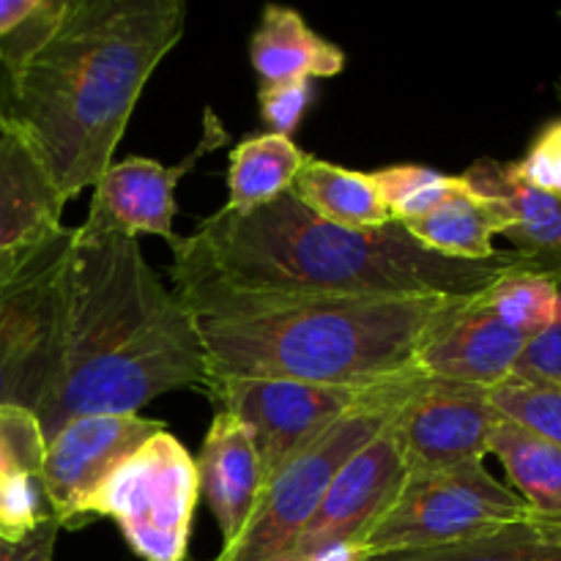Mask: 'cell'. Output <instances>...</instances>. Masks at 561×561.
<instances>
[{"instance_id":"obj_1","label":"cell","mask_w":561,"mask_h":561,"mask_svg":"<svg viewBox=\"0 0 561 561\" xmlns=\"http://www.w3.org/2000/svg\"><path fill=\"white\" fill-rule=\"evenodd\" d=\"M184 27V0H44L0 44V115L31 137L66 203L107 173Z\"/></svg>"},{"instance_id":"obj_2","label":"cell","mask_w":561,"mask_h":561,"mask_svg":"<svg viewBox=\"0 0 561 561\" xmlns=\"http://www.w3.org/2000/svg\"><path fill=\"white\" fill-rule=\"evenodd\" d=\"M206 383L195 316L135 236L91 203L60 272L53 378L36 411L44 436L75 416L140 414L159 394Z\"/></svg>"},{"instance_id":"obj_3","label":"cell","mask_w":561,"mask_h":561,"mask_svg":"<svg viewBox=\"0 0 561 561\" xmlns=\"http://www.w3.org/2000/svg\"><path fill=\"white\" fill-rule=\"evenodd\" d=\"M170 250L175 285L274 296H474L510 268L526 266L515 250L491 261L442 257L422 250L400 222L340 228L307 211L294 192L244 217L219 208Z\"/></svg>"},{"instance_id":"obj_4","label":"cell","mask_w":561,"mask_h":561,"mask_svg":"<svg viewBox=\"0 0 561 561\" xmlns=\"http://www.w3.org/2000/svg\"><path fill=\"white\" fill-rule=\"evenodd\" d=\"M208 376L381 387L414 376L433 329L466 296H274L181 283ZM422 376V373H420Z\"/></svg>"},{"instance_id":"obj_5","label":"cell","mask_w":561,"mask_h":561,"mask_svg":"<svg viewBox=\"0 0 561 561\" xmlns=\"http://www.w3.org/2000/svg\"><path fill=\"white\" fill-rule=\"evenodd\" d=\"M416 378L420 373L370 389L316 442L296 453L263 488L241 535L214 561H285L340 471L387 431L414 392Z\"/></svg>"},{"instance_id":"obj_6","label":"cell","mask_w":561,"mask_h":561,"mask_svg":"<svg viewBox=\"0 0 561 561\" xmlns=\"http://www.w3.org/2000/svg\"><path fill=\"white\" fill-rule=\"evenodd\" d=\"M535 518L529 504L482 463L414 469L359 540L362 559L458 546Z\"/></svg>"},{"instance_id":"obj_7","label":"cell","mask_w":561,"mask_h":561,"mask_svg":"<svg viewBox=\"0 0 561 561\" xmlns=\"http://www.w3.org/2000/svg\"><path fill=\"white\" fill-rule=\"evenodd\" d=\"M75 228L0 252V405L36 414L53 378L60 272Z\"/></svg>"},{"instance_id":"obj_8","label":"cell","mask_w":561,"mask_h":561,"mask_svg":"<svg viewBox=\"0 0 561 561\" xmlns=\"http://www.w3.org/2000/svg\"><path fill=\"white\" fill-rule=\"evenodd\" d=\"M197 469L168 431L148 438L107 480L93 515H107L142 561H186L195 518Z\"/></svg>"},{"instance_id":"obj_9","label":"cell","mask_w":561,"mask_h":561,"mask_svg":"<svg viewBox=\"0 0 561 561\" xmlns=\"http://www.w3.org/2000/svg\"><path fill=\"white\" fill-rule=\"evenodd\" d=\"M370 389L376 387H329L263 376H208L206 383L217 411L233 414L250 431L263 488L296 453L316 442Z\"/></svg>"},{"instance_id":"obj_10","label":"cell","mask_w":561,"mask_h":561,"mask_svg":"<svg viewBox=\"0 0 561 561\" xmlns=\"http://www.w3.org/2000/svg\"><path fill=\"white\" fill-rule=\"evenodd\" d=\"M164 431L162 422L140 414L75 416L47 438L38 477L49 515L60 529H77L93 518V504L110 477Z\"/></svg>"},{"instance_id":"obj_11","label":"cell","mask_w":561,"mask_h":561,"mask_svg":"<svg viewBox=\"0 0 561 561\" xmlns=\"http://www.w3.org/2000/svg\"><path fill=\"white\" fill-rule=\"evenodd\" d=\"M499 420L502 414L485 389L420 376L389 431L405 469H442L471 460L482 463L491 455Z\"/></svg>"},{"instance_id":"obj_12","label":"cell","mask_w":561,"mask_h":561,"mask_svg":"<svg viewBox=\"0 0 561 561\" xmlns=\"http://www.w3.org/2000/svg\"><path fill=\"white\" fill-rule=\"evenodd\" d=\"M405 474H409L405 460L387 427L340 471L321 507L296 537L285 561H316L334 551L359 546L373 520L392 502Z\"/></svg>"},{"instance_id":"obj_13","label":"cell","mask_w":561,"mask_h":561,"mask_svg":"<svg viewBox=\"0 0 561 561\" xmlns=\"http://www.w3.org/2000/svg\"><path fill=\"white\" fill-rule=\"evenodd\" d=\"M526 343L529 337L507 327L480 290L460 299L433 329L416 356V370L488 392L513 376Z\"/></svg>"},{"instance_id":"obj_14","label":"cell","mask_w":561,"mask_h":561,"mask_svg":"<svg viewBox=\"0 0 561 561\" xmlns=\"http://www.w3.org/2000/svg\"><path fill=\"white\" fill-rule=\"evenodd\" d=\"M222 121L214 115V110H206L203 115V137L195 146V151L179 162L175 168H164L157 159L146 157H126L121 162H113L107 173L102 175L93 186V206L102 208L121 230L129 236L151 233L173 244L175 236V184L181 175L190 173L203 153L225 146Z\"/></svg>"},{"instance_id":"obj_15","label":"cell","mask_w":561,"mask_h":561,"mask_svg":"<svg viewBox=\"0 0 561 561\" xmlns=\"http://www.w3.org/2000/svg\"><path fill=\"white\" fill-rule=\"evenodd\" d=\"M64 206L31 137L0 115V252L33 247L58 233Z\"/></svg>"},{"instance_id":"obj_16","label":"cell","mask_w":561,"mask_h":561,"mask_svg":"<svg viewBox=\"0 0 561 561\" xmlns=\"http://www.w3.org/2000/svg\"><path fill=\"white\" fill-rule=\"evenodd\" d=\"M197 488L222 529L225 546L236 540L261 496V463L250 431L233 414L217 411L195 460Z\"/></svg>"},{"instance_id":"obj_17","label":"cell","mask_w":561,"mask_h":561,"mask_svg":"<svg viewBox=\"0 0 561 561\" xmlns=\"http://www.w3.org/2000/svg\"><path fill=\"white\" fill-rule=\"evenodd\" d=\"M463 179L507 211V236L531 272L561 274V195H551L518 179L510 162L480 159Z\"/></svg>"},{"instance_id":"obj_18","label":"cell","mask_w":561,"mask_h":561,"mask_svg":"<svg viewBox=\"0 0 561 561\" xmlns=\"http://www.w3.org/2000/svg\"><path fill=\"white\" fill-rule=\"evenodd\" d=\"M250 60L261 85L294 80L337 77L345 69V53L318 36L305 16L288 5L268 3L250 38Z\"/></svg>"},{"instance_id":"obj_19","label":"cell","mask_w":561,"mask_h":561,"mask_svg":"<svg viewBox=\"0 0 561 561\" xmlns=\"http://www.w3.org/2000/svg\"><path fill=\"white\" fill-rule=\"evenodd\" d=\"M403 228L422 250L442 257L491 261L499 252L493 247V236L507 230V211L466 181L449 201L425 217L403 222Z\"/></svg>"},{"instance_id":"obj_20","label":"cell","mask_w":561,"mask_h":561,"mask_svg":"<svg viewBox=\"0 0 561 561\" xmlns=\"http://www.w3.org/2000/svg\"><path fill=\"white\" fill-rule=\"evenodd\" d=\"M290 192L307 211L340 228L376 230L392 222V214L370 173L340 168L323 159L307 157Z\"/></svg>"},{"instance_id":"obj_21","label":"cell","mask_w":561,"mask_h":561,"mask_svg":"<svg viewBox=\"0 0 561 561\" xmlns=\"http://www.w3.org/2000/svg\"><path fill=\"white\" fill-rule=\"evenodd\" d=\"M307 157L310 153L301 151L290 137L272 135V131L241 140L230 153L228 203L222 211L244 217L283 197L285 192L294 190V181L305 168Z\"/></svg>"},{"instance_id":"obj_22","label":"cell","mask_w":561,"mask_h":561,"mask_svg":"<svg viewBox=\"0 0 561 561\" xmlns=\"http://www.w3.org/2000/svg\"><path fill=\"white\" fill-rule=\"evenodd\" d=\"M491 455L502 460L513 491L524 499L537 518L561 526V447L515 425L499 420L491 438Z\"/></svg>"},{"instance_id":"obj_23","label":"cell","mask_w":561,"mask_h":561,"mask_svg":"<svg viewBox=\"0 0 561 561\" xmlns=\"http://www.w3.org/2000/svg\"><path fill=\"white\" fill-rule=\"evenodd\" d=\"M367 561H561V526L542 518H529L480 540L431 551L387 553Z\"/></svg>"},{"instance_id":"obj_24","label":"cell","mask_w":561,"mask_h":561,"mask_svg":"<svg viewBox=\"0 0 561 561\" xmlns=\"http://www.w3.org/2000/svg\"><path fill=\"white\" fill-rule=\"evenodd\" d=\"M488 305L507 327L524 337L546 332L561 312V290L553 274L518 266L504 272L485 288Z\"/></svg>"},{"instance_id":"obj_25","label":"cell","mask_w":561,"mask_h":561,"mask_svg":"<svg viewBox=\"0 0 561 561\" xmlns=\"http://www.w3.org/2000/svg\"><path fill=\"white\" fill-rule=\"evenodd\" d=\"M370 175L392 214V222L400 225L431 214L466 184L463 175H444L420 164H394Z\"/></svg>"},{"instance_id":"obj_26","label":"cell","mask_w":561,"mask_h":561,"mask_svg":"<svg viewBox=\"0 0 561 561\" xmlns=\"http://www.w3.org/2000/svg\"><path fill=\"white\" fill-rule=\"evenodd\" d=\"M493 409L504 420L548 438L561 447V387L559 383L531 381V378L510 376L499 387L488 389Z\"/></svg>"},{"instance_id":"obj_27","label":"cell","mask_w":561,"mask_h":561,"mask_svg":"<svg viewBox=\"0 0 561 561\" xmlns=\"http://www.w3.org/2000/svg\"><path fill=\"white\" fill-rule=\"evenodd\" d=\"M47 436L33 411L0 405V480H36L42 477Z\"/></svg>"},{"instance_id":"obj_28","label":"cell","mask_w":561,"mask_h":561,"mask_svg":"<svg viewBox=\"0 0 561 561\" xmlns=\"http://www.w3.org/2000/svg\"><path fill=\"white\" fill-rule=\"evenodd\" d=\"M42 485L36 480H0V540L20 542L38 529L49 515L42 507Z\"/></svg>"},{"instance_id":"obj_29","label":"cell","mask_w":561,"mask_h":561,"mask_svg":"<svg viewBox=\"0 0 561 561\" xmlns=\"http://www.w3.org/2000/svg\"><path fill=\"white\" fill-rule=\"evenodd\" d=\"M510 164H513L515 175L524 179L526 184L537 186L542 192H551V195H561V115L548 121L537 131L524 159Z\"/></svg>"},{"instance_id":"obj_30","label":"cell","mask_w":561,"mask_h":561,"mask_svg":"<svg viewBox=\"0 0 561 561\" xmlns=\"http://www.w3.org/2000/svg\"><path fill=\"white\" fill-rule=\"evenodd\" d=\"M310 99H312L310 80L279 82V85H261V91H257L261 115L263 121H266L268 129H272V135L290 137V140H294V131L296 126H299Z\"/></svg>"},{"instance_id":"obj_31","label":"cell","mask_w":561,"mask_h":561,"mask_svg":"<svg viewBox=\"0 0 561 561\" xmlns=\"http://www.w3.org/2000/svg\"><path fill=\"white\" fill-rule=\"evenodd\" d=\"M557 283L561 290V274L557 277ZM513 376L531 378V381L559 383L561 387V312L546 332L535 334V337L526 343Z\"/></svg>"},{"instance_id":"obj_32","label":"cell","mask_w":561,"mask_h":561,"mask_svg":"<svg viewBox=\"0 0 561 561\" xmlns=\"http://www.w3.org/2000/svg\"><path fill=\"white\" fill-rule=\"evenodd\" d=\"M60 526L53 518L44 520L33 535L20 542L0 540V561H53Z\"/></svg>"},{"instance_id":"obj_33","label":"cell","mask_w":561,"mask_h":561,"mask_svg":"<svg viewBox=\"0 0 561 561\" xmlns=\"http://www.w3.org/2000/svg\"><path fill=\"white\" fill-rule=\"evenodd\" d=\"M42 9L44 0H0V44L9 42Z\"/></svg>"},{"instance_id":"obj_34","label":"cell","mask_w":561,"mask_h":561,"mask_svg":"<svg viewBox=\"0 0 561 561\" xmlns=\"http://www.w3.org/2000/svg\"><path fill=\"white\" fill-rule=\"evenodd\" d=\"M559 96H561V80H559Z\"/></svg>"},{"instance_id":"obj_35","label":"cell","mask_w":561,"mask_h":561,"mask_svg":"<svg viewBox=\"0 0 561 561\" xmlns=\"http://www.w3.org/2000/svg\"><path fill=\"white\" fill-rule=\"evenodd\" d=\"M559 14H561V11H559Z\"/></svg>"}]
</instances>
